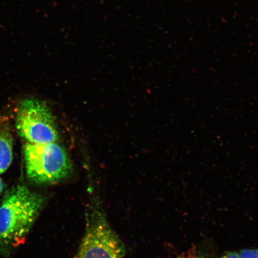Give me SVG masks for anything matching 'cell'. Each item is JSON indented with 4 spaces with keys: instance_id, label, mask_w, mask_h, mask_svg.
Returning a JSON list of instances; mask_svg holds the SVG:
<instances>
[{
    "instance_id": "cell-1",
    "label": "cell",
    "mask_w": 258,
    "mask_h": 258,
    "mask_svg": "<svg viewBox=\"0 0 258 258\" xmlns=\"http://www.w3.org/2000/svg\"><path fill=\"white\" fill-rule=\"evenodd\" d=\"M44 202L43 196L24 185L6 192L0 204V250L5 253L23 243Z\"/></svg>"
},
{
    "instance_id": "cell-2",
    "label": "cell",
    "mask_w": 258,
    "mask_h": 258,
    "mask_svg": "<svg viewBox=\"0 0 258 258\" xmlns=\"http://www.w3.org/2000/svg\"><path fill=\"white\" fill-rule=\"evenodd\" d=\"M24 159L28 179L37 184L59 182L72 170L67 151L56 142L44 144L26 143Z\"/></svg>"
},
{
    "instance_id": "cell-3",
    "label": "cell",
    "mask_w": 258,
    "mask_h": 258,
    "mask_svg": "<svg viewBox=\"0 0 258 258\" xmlns=\"http://www.w3.org/2000/svg\"><path fill=\"white\" fill-rule=\"evenodd\" d=\"M16 128L27 143H56L59 139L52 113L46 104L37 99L27 98L20 103L16 115Z\"/></svg>"
},
{
    "instance_id": "cell-4",
    "label": "cell",
    "mask_w": 258,
    "mask_h": 258,
    "mask_svg": "<svg viewBox=\"0 0 258 258\" xmlns=\"http://www.w3.org/2000/svg\"><path fill=\"white\" fill-rule=\"evenodd\" d=\"M123 244L98 209L91 212L76 258H124Z\"/></svg>"
},
{
    "instance_id": "cell-5",
    "label": "cell",
    "mask_w": 258,
    "mask_h": 258,
    "mask_svg": "<svg viewBox=\"0 0 258 258\" xmlns=\"http://www.w3.org/2000/svg\"><path fill=\"white\" fill-rule=\"evenodd\" d=\"M12 161L13 137L11 125L7 117H0V175L6 172Z\"/></svg>"
},
{
    "instance_id": "cell-6",
    "label": "cell",
    "mask_w": 258,
    "mask_h": 258,
    "mask_svg": "<svg viewBox=\"0 0 258 258\" xmlns=\"http://www.w3.org/2000/svg\"><path fill=\"white\" fill-rule=\"evenodd\" d=\"M238 254L240 258H258V249L241 250Z\"/></svg>"
},
{
    "instance_id": "cell-7",
    "label": "cell",
    "mask_w": 258,
    "mask_h": 258,
    "mask_svg": "<svg viewBox=\"0 0 258 258\" xmlns=\"http://www.w3.org/2000/svg\"><path fill=\"white\" fill-rule=\"evenodd\" d=\"M220 258H240L239 254L237 251H228L223 254Z\"/></svg>"
},
{
    "instance_id": "cell-8",
    "label": "cell",
    "mask_w": 258,
    "mask_h": 258,
    "mask_svg": "<svg viewBox=\"0 0 258 258\" xmlns=\"http://www.w3.org/2000/svg\"><path fill=\"white\" fill-rule=\"evenodd\" d=\"M3 190H4V183H3L2 179L0 178V199H1Z\"/></svg>"
}]
</instances>
